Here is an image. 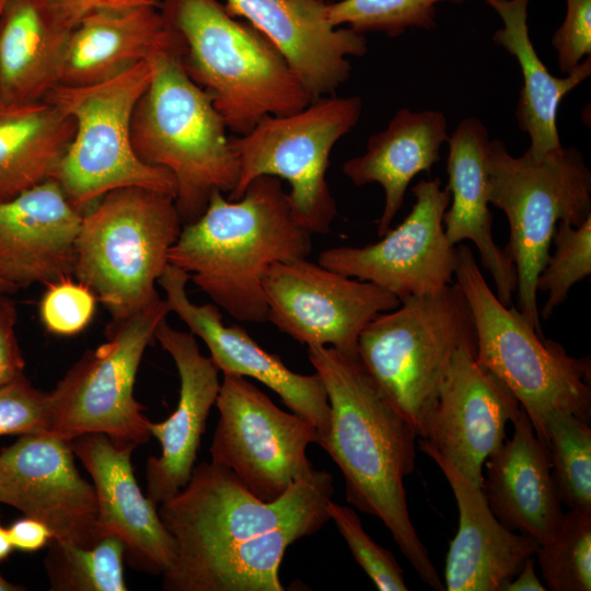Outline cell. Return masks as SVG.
<instances>
[{"instance_id": "obj_36", "label": "cell", "mask_w": 591, "mask_h": 591, "mask_svg": "<svg viewBox=\"0 0 591 591\" xmlns=\"http://www.w3.org/2000/svg\"><path fill=\"white\" fill-rule=\"evenodd\" d=\"M328 513L346 541L356 563L363 569L380 591L408 590L404 572L394 555L376 544L363 530L355 510L333 500Z\"/></svg>"}, {"instance_id": "obj_3", "label": "cell", "mask_w": 591, "mask_h": 591, "mask_svg": "<svg viewBox=\"0 0 591 591\" xmlns=\"http://www.w3.org/2000/svg\"><path fill=\"white\" fill-rule=\"evenodd\" d=\"M311 236L296 220L281 179L263 175L236 200L213 190L205 211L183 224L169 263L231 317L259 324L267 322L266 271L275 263L306 258Z\"/></svg>"}, {"instance_id": "obj_9", "label": "cell", "mask_w": 591, "mask_h": 591, "mask_svg": "<svg viewBox=\"0 0 591 591\" xmlns=\"http://www.w3.org/2000/svg\"><path fill=\"white\" fill-rule=\"evenodd\" d=\"M472 341L473 316L453 282L375 316L359 335L357 355L389 403L425 438L452 358Z\"/></svg>"}, {"instance_id": "obj_16", "label": "cell", "mask_w": 591, "mask_h": 591, "mask_svg": "<svg viewBox=\"0 0 591 591\" xmlns=\"http://www.w3.org/2000/svg\"><path fill=\"white\" fill-rule=\"evenodd\" d=\"M0 502L46 524L53 540L92 546L102 537L93 484L70 441L54 434H22L0 450Z\"/></svg>"}, {"instance_id": "obj_40", "label": "cell", "mask_w": 591, "mask_h": 591, "mask_svg": "<svg viewBox=\"0 0 591 591\" xmlns=\"http://www.w3.org/2000/svg\"><path fill=\"white\" fill-rule=\"evenodd\" d=\"M54 22L69 33L84 18L104 10L160 5V0H42Z\"/></svg>"}, {"instance_id": "obj_47", "label": "cell", "mask_w": 591, "mask_h": 591, "mask_svg": "<svg viewBox=\"0 0 591 591\" xmlns=\"http://www.w3.org/2000/svg\"><path fill=\"white\" fill-rule=\"evenodd\" d=\"M9 0H0V20Z\"/></svg>"}, {"instance_id": "obj_35", "label": "cell", "mask_w": 591, "mask_h": 591, "mask_svg": "<svg viewBox=\"0 0 591 591\" xmlns=\"http://www.w3.org/2000/svg\"><path fill=\"white\" fill-rule=\"evenodd\" d=\"M552 242L555 252L536 280V289L548 293L540 313L543 320L552 316L575 283L591 274V217L579 227L558 222Z\"/></svg>"}, {"instance_id": "obj_32", "label": "cell", "mask_w": 591, "mask_h": 591, "mask_svg": "<svg viewBox=\"0 0 591 591\" xmlns=\"http://www.w3.org/2000/svg\"><path fill=\"white\" fill-rule=\"evenodd\" d=\"M552 476L561 503L591 510V428L569 412H555L546 421Z\"/></svg>"}, {"instance_id": "obj_4", "label": "cell", "mask_w": 591, "mask_h": 591, "mask_svg": "<svg viewBox=\"0 0 591 591\" xmlns=\"http://www.w3.org/2000/svg\"><path fill=\"white\" fill-rule=\"evenodd\" d=\"M181 40L183 66L228 129L250 132L263 118L296 113L312 99L278 50L218 0H163Z\"/></svg>"}, {"instance_id": "obj_45", "label": "cell", "mask_w": 591, "mask_h": 591, "mask_svg": "<svg viewBox=\"0 0 591 591\" xmlns=\"http://www.w3.org/2000/svg\"><path fill=\"white\" fill-rule=\"evenodd\" d=\"M24 589L23 586L11 583L0 573V591H22Z\"/></svg>"}, {"instance_id": "obj_29", "label": "cell", "mask_w": 591, "mask_h": 591, "mask_svg": "<svg viewBox=\"0 0 591 591\" xmlns=\"http://www.w3.org/2000/svg\"><path fill=\"white\" fill-rule=\"evenodd\" d=\"M61 30L42 0H9L0 20V105L44 101L59 84Z\"/></svg>"}, {"instance_id": "obj_37", "label": "cell", "mask_w": 591, "mask_h": 591, "mask_svg": "<svg viewBox=\"0 0 591 591\" xmlns=\"http://www.w3.org/2000/svg\"><path fill=\"white\" fill-rule=\"evenodd\" d=\"M95 294L73 277L47 285L39 301V317L45 328L56 335L82 332L95 312Z\"/></svg>"}, {"instance_id": "obj_14", "label": "cell", "mask_w": 591, "mask_h": 591, "mask_svg": "<svg viewBox=\"0 0 591 591\" xmlns=\"http://www.w3.org/2000/svg\"><path fill=\"white\" fill-rule=\"evenodd\" d=\"M267 322L300 344L357 355L362 329L401 301L369 281L306 258L273 264L263 278Z\"/></svg>"}, {"instance_id": "obj_24", "label": "cell", "mask_w": 591, "mask_h": 591, "mask_svg": "<svg viewBox=\"0 0 591 591\" xmlns=\"http://www.w3.org/2000/svg\"><path fill=\"white\" fill-rule=\"evenodd\" d=\"M513 434L485 462L482 490L495 517L540 545L557 530L564 512L552 476L548 448L521 407Z\"/></svg>"}, {"instance_id": "obj_30", "label": "cell", "mask_w": 591, "mask_h": 591, "mask_svg": "<svg viewBox=\"0 0 591 591\" xmlns=\"http://www.w3.org/2000/svg\"><path fill=\"white\" fill-rule=\"evenodd\" d=\"M74 134L47 101L0 105V202L50 178Z\"/></svg>"}, {"instance_id": "obj_27", "label": "cell", "mask_w": 591, "mask_h": 591, "mask_svg": "<svg viewBox=\"0 0 591 591\" xmlns=\"http://www.w3.org/2000/svg\"><path fill=\"white\" fill-rule=\"evenodd\" d=\"M447 130V118L439 111L401 108L383 131L368 139L361 155L344 163L343 173L352 184L378 183L384 190L379 236L391 229L412 179L421 172L429 173L441 160L440 149L449 139Z\"/></svg>"}, {"instance_id": "obj_22", "label": "cell", "mask_w": 591, "mask_h": 591, "mask_svg": "<svg viewBox=\"0 0 591 591\" xmlns=\"http://www.w3.org/2000/svg\"><path fill=\"white\" fill-rule=\"evenodd\" d=\"M82 219L51 177L0 202V277L18 289L73 277Z\"/></svg>"}, {"instance_id": "obj_38", "label": "cell", "mask_w": 591, "mask_h": 591, "mask_svg": "<svg viewBox=\"0 0 591 591\" xmlns=\"http://www.w3.org/2000/svg\"><path fill=\"white\" fill-rule=\"evenodd\" d=\"M48 393L34 387L23 375L0 386V437L47 432Z\"/></svg>"}, {"instance_id": "obj_7", "label": "cell", "mask_w": 591, "mask_h": 591, "mask_svg": "<svg viewBox=\"0 0 591 591\" xmlns=\"http://www.w3.org/2000/svg\"><path fill=\"white\" fill-rule=\"evenodd\" d=\"M182 228L173 197L140 187L112 190L83 213L73 278L113 322L148 310L163 300L155 285Z\"/></svg>"}, {"instance_id": "obj_12", "label": "cell", "mask_w": 591, "mask_h": 591, "mask_svg": "<svg viewBox=\"0 0 591 591\" xmlns=\"http://www.w3.org/2000/svg\"><path fill=\"white\" fill-rule=\"evenodd\" d=\"M169 313L163 299L128 318L112 321L106 341L88 350L48 392L47 433L68 441L104 433L116 442L147 443L151 420L134 389L143 354Z\"/></svg>"}, {"instance_id": "obj_18", "label": "cell", "mask_w": 591, "mask_h": 591, "mask_svg": "<svg viewBox=\"0 0 591 591\" xmlns=\"http://www.w3.org/2000/svg\"><path fill=\"white\" fill-rule=\"evenodd\" d=\"M189 276L169 264L158 280L165 293L170 312H174L199 337L210 359L223 374L252 378L274 391L294 414L312 422L318 431V443L327 436L331 408L320 375L291 371L279 356L263 349L244 328L225 326L216 304H196L186 292Z\"/></svg>"}, {"instance_id": "obj_6", "label": "cell", "mask_w": 591, "mask_h": 591, "mask_svg": "<svg viewBox=\"0 0 591 591\" xmlns=\"http://www.w3.org/2000/svg\"><path fill=\"white\" fill-rule=\"evenodd\" d=\"M456 251L454 277L473 316L477 361L518 399L546 447L551 414L569 412L590 422V358L572 357L559 343L540 336L517 308L500 302L471 247L460 244Z\"/></svg>"}, {"instance_id": "obj_31", "label": "cell", "mask_w": 591, "mask_h": 591, "mask_svg": "<svg viewBox=\"0 0 591 591\" xmlns=\"http://www.w3.org/2000/svg\"><path fill=\"white\" fill-rule=\"evenodd\" d=\"M125 547L114 535L92 546L51 540L44 566L50 591H127Z\"/></svg>"}, {"instance_id": "obj_46", "label": "cell", "mask_w": 591, "mask_h": 591, "mask_svg": "<svg viewBox=\"0 0 591 591\" xmlns=\"http://www.w3.org/2000/svg\"><path fill=\"white\" fill-rule=\"evenodd\" d=\"M16 290V287L0 277V294H12Z\"/></svg>"}, {"instance_id": "obj_2", "label": "cell", "mask_w": 591, "mask_h": 591, "mask_svg": "<svg viewBox=\"0 0 591 591\" xmlns=\"http://www.w3.org/2000/svg\"><path fill=\"white\" fill-rule=\"evenodd\" d=\"M331 408L320 445L343 473L347 501L379 518L420 579L444 590L408 512L404 479L415 468L417 437L389 403L358 355L326 346L308 347Z\"/></svg>"}, {"instance_id": "obj_43", "label": "cell", "mask_w": 591, "mask_h": 591, "mask_svg": "<svg viewBox=\"0 0 591 591\" xmlns=\"http://www.w3.org/2000/svg\"><path fill=\"white\" fill-rule=\"evenodd\" d=\"M547 588L542 583L535 572V559L529 557L520 571L509 580L502 591H545Z\"/></svg>"}, {"instance_id": "obj_8", "label": "cell", "mask_w": 591, "mask_h": 591, "mask_svg": "<svg viewBox=\"0 0 591 591\" xmlns=\"http://www.w3.org/2000/svg\"><path fill=\"white\" fill-rule=\"evenodd\" d=\"M487 194L509 221L503 250L515 269L517 309L544 336L536 280L551 255L557 223L579 227L591 217V172L573 147L536 159L526 151L514 157L496 139L487 158Z\"/></svg>"}, {"instance_id": "obj_42", "label": "cell", "mask_w": 591, "mask_h": 591, "mask_svg": "<svg viewBox=\"0 0 591 591\" xmlns=\"http://www.w3.org/2000/svg\"><path fill=\"white\" fill-rule=\"evenodd\" d=\"M13 549L34 553L47 546L53 540V533L43 522L25 517L13 522L8 528Z\"/></svg>"}, {"instance_id": "obj_41", "label": "cell", "mask_w": 591, "mask_h": 591, "mask_svg": "<svg viewBox=\"0 0 591 591\" xmlns=\"http://www.w3.org/2000/svg\"><path fill=\"white\" fill-rule=\"evenodd\" d=\"M16 309L9 294H0V386L23 375L25 362L16 335Z\"/></svg>"}, {"instance_id": "obj_13", "label": "cell", "mask_w": 591, "mask_h": 591, "mask_svg": "<svg viewBox=\"0 0 591 591\" xmlns=\"http://www.w3.org/2000/svg\"><path fill=\"white\" fill-rule=\"evenodd\" d=\"M211 462L228 467L258 499L274 501L316 470L306 456L317 428L287 413L246 378L223 374Z\"/></svg>"}, {"instance_id": "obj_10", "label": "cell", "mask_w": 591, "mask_h": 591, "mask_svg": "<svg viewBox=\"0 0 591 591\" xmlns=\"http://www.w3.org/2000/svg\"><path fill=\"white\" fill-rule=\"evenodd\" d=\"M151 79L149 59L102 82L57 85L44 99L72 118L74 134L51 178L80 211L105 194L140 187L175 199L174 176L144 163L131 141L136 105Z\"/></svg>"}, {"instance_id": "obj_17", "label": "cell", "mask_w": 591, "mask_h": 591, "mask_svg": "<svg viewBox=\"0 0 591 591\" xmlns=\"http://www.w3.org/2000/svg\"><path fill=\"white\" fill-rule=\"evenodd\" d=\"M521 405L476 359V341L455 351L428 419L425 439L482 488L483 466L506 440Z\"/></svg>"}, {"instance_id": "obj_15", "label": "cell", "mask_w": 591, "mask_h": 591, "mask_svg": "<svg viewBox=\"0 0 591 591\" xmlns=\"http://www.w3.org/2000/svg\"><path fill=\"white\" fill-rule=\"evenodd\" d=\"M412 192L415 205L382 240L362 246L322 251L317 263L341 275L369 281L401 302L436 293L453 283L456 246L447 239L443 216L451 200L439 178L421 179Z\"/></svg>"}, {"instance_id": "obj_1", "label": "cell", "mask_w": 591, "mask_h": 591, "mask_svg": "<svg viewBox=\"0 0 591 591\" xmlns=\"http://www.w3.org/2000/svg\"><path fill=\"white\" fill-rule=\"evenodd\" d=\"M333 476L316 470L274 501L255 497L225 466L195 465L186 486L158 507L176 558L165 591H282L287 548L331 520Z\"/></svg>"}, {"instance_id": "obj_25", "label": "cell", "mask_w": 591, "mask_h": 591, "mask_svg": "<svg viewBox=\"0 0 591 591\" xmlns=\"http://www.w3.org/2000/svg\"><path fill=\"white\" fill-rule=\"evenodd\" d=\"M447 142V187L451 205L443 216L444 233L453 245L463 241L475 244L482 265L495 282L497 298L510 305L517 278L513 263L493 237L487 194L488 130L479 119L467 117L460 121Z\"/></svg>"}, {"instance_id": "obj_44", "label": "cell", "mask_w": 591, "mask_h": 591, "mask_svg": "<svg viewBox=\"0 0 591 591\" xmlns=\"http://www.w3.org/2000/svg\"><path fill=\"white\" fill-rule=\"evenodd\" d=\"M13 551L8 529L3 528L0 522V561L7 559Z\"/></svg>"}, {"instance_id": "obj_28", "label": "cell", "mask_w": 591, "mask_h": 591, "mask_svg": "<svg viewBox=\"0 0 591 591\" xmlns=\"http://www.w3.org/2000/svg\"><path fill=\"white\" fill-rule=\"evenodd\" d=\"M501 18L503 26L493 40L517 59L523 85L515 116L531 144L526 152L541 158L561 148L557 130V112L563 99L591 74V57L584 58L566 77H555L538 57L529 35V0H483Z\"/></svg>"}, {"instance_id": "obj_11", "label": "cell", "mask_w": 591, "mask_h": 591, "mask_svg": "<svg viewBox=\"0 0 591 591\" xmlns=\"http://www.w3.org/2000/svg\"><path fill=\"white\" fill-rule=\"evenodd\" d=\"M360 97L324 96L288 115L267 116L244 136L232 137L239 179L229 199L242 197L263 175L285 179L291 210L311 234H327L337 209L326 182L335 143L358 123Z\"/></svg>"}, {"instance_id": "obj_23", "label": "cell", "mask_w": 591, "mask_h": 591, "mask_svg": "<svg viewBox=\"0 0 591 591\" xmlns=\"http://www.w3.org/2000/svg\"><path fill=\"white\" fill-rule=\"evenodd\" d=\"M419 449L445 476L459 509V528L445 558L444 590L502 591L540 544L506 528L491 512L482 488L422 438Z\"/></svg>"}, {"instance_id": "obj_21", "label": "cell", "mask_w": 591, "mask_h": 591, "mask_svg": "<svg viewBox=\"0 0 591 591\" xmlns=\"http://www.w3.org/2000/svg\"><path fill=\"white\" fill-rule=\"evenodd\" d=\"M154 339L172 357L179 378L175 410L164 421L149 424L151 437L160 442L161 453L147 460V496L159 506L188 483L221 383L219 370L210 357L200 352L196 336L190 332L178 331L164 318L155 329Z\"/></svg>"}, {"instance_id": "obj_34", "label": "cell", "mask_w": 591, "mask_h": 591, "mask_svg": "<svg viewBox=\"0 0 591 591\" xmlns=\"http://www.w3.org/2000/svg\"><path fill=\"white\" fill-rule=\"evenodd\" d=\"M464 0H340L327 3V15L334 26L347 24L358 32H381L396 37L409 27L431 30L436 26V5Z\"/></svg>"}, {"instance_id": "obj_20", "label": "cell", "mask_w": 591, "mask_h": 591, "mask_svg": "<svg viewBox=\"0 0 591 591\" xmlns=\"http://www.w3.org/2000/svg\"><path fill=\"white\" fill-rule=\"evenodd\" d=\"M224 9L263 34L312 101L331 96L350 76V56L367 50L363 34L334 26L323 0H225Z\"/></svg>"}, {"instance_id": "obj_26", "label": "cell", "mask_w": 591, "mask_h": 591, "mask_svg": "<svg viewBox=\"0 0 591 591\" xmlns=\"http://www.w3.org/2000/svg\"><path fill=\"white\" fill-rule=\"evenodd\" d=\"M160 5L104 10L80 21L67 36L58 85L105 81L176 43Z\"/></svg>"}, {"instance_id": "obj_33", "label": "cell", "mask_w": 591, "mask_h": 591, "mask_svg": "<svg viewBox=\"0 0 591 591\" xmlns=\"http://www.w3.org/2000/svg\"><path fill=\"white\" fill-rule=\"evenodd\" d=\"M552 591L591 590V510L569 509L535 553Z\"/></svg>"}, {"instance_id": "obj_19", "label": "cell", "mask_w": 591, "mask_h": 591, "mask_svg": "<svg viewBox=\"0 0 591 591\" xmlns=\"http://www.w3.org/2000/svg\"><path fill=\"white\" fill-rule=\"evenodd\" d=\"M70 444L93 480L101 536L118 537L135 570L162 576L175 561L176 543L135 477L131 454L137 445L104 433L81 434Z\"/></svg>"}, {"instance_id": "obj_5", "label": "cell", "mask_w": 591, "mask_h": 591, "mask_svg": "<svg viewBox=\"0 0 591 591\" xmlns=\"http://www.w3.org/2000/svg\"><path fill=\"white\" fill-rule=\"evenodd\" d=\"M149 61L151 79L132 115L131 141L140 160L174 176L185 224L205 211L213 190L234 189L239 160L223 119L183 66L179 38Z\"/></svg>"}, {"instance_id": "obj_39", "label": "cell", "mask_w": 591, "mask_h": 591, "mask_svg": "<svg viewBox=\"0 0 591 591\" xmlns=\"http://www.w3.org/2000/svg\"><path fill=\"white\" fill-rule=\"evenodd\" d=\"M563 73L591 55V0H566V16L552 37Z\"/></svg>"}]
</instances>
